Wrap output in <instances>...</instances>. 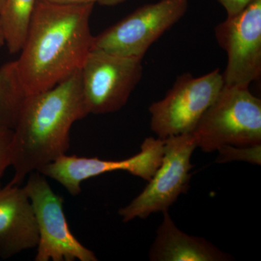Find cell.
I'll return each instance as SVG.
<instances>
[{
    "instance_id": "cell-1",
    "label": "cell",
    "mask_w": 261,
    "mask_h": 261,
    "mask_svg": "<svg viewBox=\"0 0 261 261\" xmlns=\"http://www.w3.org/2000/svg\"><path fill=\"white\" fill-rule=\"evenodd\" d=\"M94 6L37 0L15 61L27 96L53 88L81 70L92 49Z\"/></svg>"
},
{
    "instance_id": "cell-2",
    "label": "cell",
    "mask_w": 261,
    "mask_h": 261,
    "mask_svg": "<svg viewBox=\"0 0 261 261\" xmlns=\"http://www.w3.org/2000/svg\"><path fill=\"white\" fill-rule=\"evenodd\" d=\"M89 115L80 70L53 88L27 96L13 129L10 183L20 185L27 176L66 154L70 130Z\"/></svg>"
},
{
    "instance_id": "cell-3",
    "label": "cell",
    "mask_w": 261,
    "mask_h": 261,
    "mask_svg": "<svg viewBox=\"0 0 261 261\" xmlns=\"http://www.w3.org/2000/svg\"><path fill=\"white\" fill-rule=\"evenodd\" d=\"M206 152L261 145V100L249 87L225 85L191 132Z\"/></svg>"
},
{
    "instance_id": "cell-4",
    "label": "cell",
    "mask_w": 261,
    "mask_h": 261,
    "mask_svg": "<svg viewBox=\"0 0 261 261\" xmlns=\"http://www.w3.org/2000/svg\"><path fill=\"white\" fill-rule=\"evenodd\" d=\"M224 86L219 69L201 76L179 75L166 96L149 106L151 129L163 140L191 133Z\"/></svg>"
},
{
    "instance_id": "cell-5",
    "label": "cell",
    "mask_w": 261,
    "mask_h": 261,
    "mask_svg": "<svg viewBox=\"0 0 261 261\" xmlns=\"http://www.w3.org/2000/svg\"><path fill=\"white\" fill-rule=\"evenodd\" d=\"M189 0H159L141 6L94 37L92 49L143 60L147 51L185 15Z\"/></svg>"
},
{
    "instance_id": "cell-6",
    "label": "cell",
    "mask_w": 261,
    "mask_h": 261,
    "mask_svg": "<svg viewBox=\"0 0 261 261\" xmlns=\"http://www.w3.org/2000/svg\"><path fill=\"white\" fill-rule=\"evenodd\" d=\"M161 165L143 191L118 211L123 222L146 219L155 213L166 212L189 189L192 164L197 148L191 133L164 139Z\"/></svg>"
},
{
    "instance_id": "cell-7",
    "label": "cell",
    "mask_w": 261,
    "mask_h": 261,
    "mask_svg": "<svg viewBox=\"0 0 261 261\" xmlns=\"http://www.w3.org/2000/svg\"><path fill=\"white\" fill-rule=\"evenodd\" d=\"M89 114L116 112L126 106L143 75L142 60L92 49L80 70Z\"/></svg>"
},
{
    "instance_id": "cell-8",
    "label": "cell",
    "mask_w": 261,
    "mask_h": 261,
    "mask_svg": "<svg viewBox=\"0 0 261 261\" xmlns=\"http://www.w3.org/2000/svg\"><path fill=\"white\" fill-rule=\"evenodd\" d=\"M32 203L39 231L36 261H97L92 250L80 243L70 231L63 199L39 171L29 174L23 187Z\"/></svg>"
},
{
    "instance_id": "cell-9",
    "label": "cell",
    "mask_w": 261,
    "mask_h": 261,
    "mask_svg": "<svg viewBox=\"0 0 261 261\" xmlns=\"http://www.w3.org/2000/svg\"><path fill=\"white\" fill-rule=\"evenodd\" d=\"M215 37L227 55L224 84L249 87L261 75V0L227 17L215 29Z\"/></svg>"
},
{
    "instance_id": "cell-10",
    "label": "cell",
    "mask_w": 261,
    "mask_h": 261,
    "mask_svg": "<svg viewBox=\"0 0 261 261\" xmlns=\"http://www.w3.org/2000/svg\"><path fill=\"white\" fill-rule=\"evenodd\" d=\"M164 143L165 140L159 137L146 138L138 154L122 161L65 154L38 171L59 182L73 196L80 195L82 182L113 171H127L149 181L161 165Z\"/></svg>"
},
{
    "instance_id": "cell-11",
    "label": "cell",
    "mask_w": 261,
    "mask_h": 261,
    "mask_svg": "<svg viewBox=\"0 0 261 261\" xmlns=\"http://www.w3.org/2000/svg\"><path fill=\"white\" fill-rule=\"evenodd\" d=\"M39 231L24 188L9 183L0 189V257L8 259L37 247Z\"/></svg>"
},
{
    "instance_id": "cell-12",
    "label": "cell",
    "mask_w": 261,
    "mask_h": 261,
    "mask_svg": "<svg viewBox=\"0 0 261 261\" xmlns=\"http://www.w3.org/2000/svg\"><path fill=\"white\" fill-rule=\"evenodd\" d=\"M149 252L152 261H226L233 257L221 251L205 239L191 236L176 226L168 211Z\"/></svg>"
},
{
    "instance_id": "cell-13",
    "label": "cell",
    "mask_w": 261,
    "mask_h": 261,
    "mask_svg": "<svg viewBox=\"0 0 261 261\" xmlns=\"http://www.w3.org/2000/svg\"><path fill=\"white\" fill-rule=\"evenodd\" d=\"M37 0H5L0 22L10 54L21 50Z\"/></svg>"
},
{
    "instance_id": "cell-14",
    "label": "cell",
    "mask_w": 261,
    "mask_h": 261,
    "mask_svg": "<svg viewBox=\"0 0 261 261\" xmlns=\"http://www.w3.org/2000/svg\"><path fill=\"white\" fill-rule=\"evenodd\" d=\"M27 97L15 61L0 67V130L14 128Z\"/></svg>"
},
{
    "instance_id": "cell-15",
    "label": "cell",
    "mask_w": 261,
    "mask_h": 261,
    "mask_svg": "<svg viewBox=\"0 0 261 261\" xmlns=\"http://www.w3.org/2000/svg\"><path fill=\"white\" fill-rule=\"evenodd\" d=\"M219 151V154L216 162L223 163L233 161H245L253 164L260 165L261 146L257 145L250 147H235L224 146Z\"/></svg>"
},
{
    "instance_id": "cell-16",
    "label": "cell",
    "mask_w": 261,
    "mask_h": 261,
    "mask_svg": "<svg viewBox=\"0 0 261 261\" xmlns=\"http://www.w3.org/2000/svg\"><path fill=\"white\" fill-rule=\"evenodd\" d=\"M13 130H0V189L1 181L7 168L11 165L10 161V145Z\"/></svg>"
},
{
    "instance_id": "cell-17",
    "label": "cell",
    "mask_w": 261,
    "mask_h": 261,
    "mask_svg": "<svg viewBox=\"0 0 261 261\" xmlns=\"http://www.w3.org/2000/svg\"><path fill=\"white\" fill-rule=\"evenodd\" d=\"M227 13V17H232L243 12L254 0H217Z\"/></svg>"
},
{
    "instance_id": "cell-18",
    "label": "cell",
    "mask_w": 261,
    "mask_h": 261,
    "mask_svg": "<svg viewBox=\"0 0 261 261\" xmlns=\"http://www.w3.org/2000/svg\"><path fill=\"white\" fill-rule=\"evenodd\" d=\"M44 1L62 5H94L95 3H98L104 6H116L125 3L127 0H44Z\"/></svg>"
},
{
    "instance_id": "cell-19",
    "label": "cell",
    "mask_w": 261,
    "mask_h": 261,
    "mask_svg": "<svg viewBox=\"0 0 261 261\" xmlns=\"http://www.w3.org/2000/svg\"><path fill=\"white\" fill-rule=\"evenodd\" d=\"M5 44L4 34L2 29L1 22H0V47H3Z\"/></svg>"
},
{
    "instance_id": "cell-20",
    "label": "cell",
    "mask_w": 261,
    "mask_h": 261,
    "mask_svg": "<svg viewBox=\"0 0 261 261\" xmlns=\"http://www.w3.org/2000/svg\"><path fill=\"white\" fill-rule=\"evenodd\" d=\"M5 5V0H0V13H1L2 10H3V8H4Z\"/></svg>"
}]
</instances>
